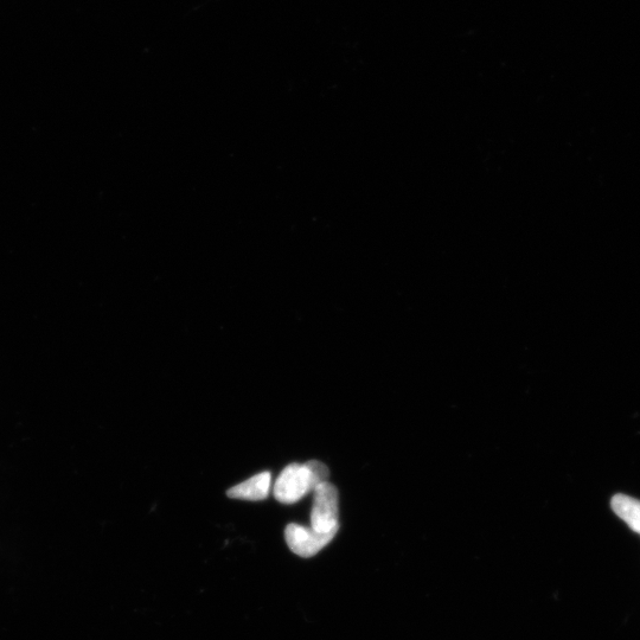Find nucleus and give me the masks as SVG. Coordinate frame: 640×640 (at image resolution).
<instances>
[{
  "label": "nucleus",
  "instance_id": "4",
  "mask_svg": "<svg viewBox=\"0 0 640 640\" xmlns=\"http://www.w3.org/2000/svg\"><path fill=\"white\" fill-rule=\"evenodd\" d=\"M271 484V472H261L247 479L246 482L233 486L227 491V496L232 499H242V501H265L270 495Z\"/></svg>",
  "mask_w": 640,
  "mask_h": 640
},
{
  "label": "nucleus",
  "instance_id": "3",
  "mask_svg": "<svg viewBox=\"0 0 640 640\" xmlns=\"http://www.w3.org/2000/svg\"><path fill=\"white\" fill-rule=\"evenodd\" d=\"M285 539L292 552L304 559L317 555L334 540L330 536L316 533L310 527L294 523L286 527Z\"/></svg>",
  "mask_w": 640,
  "mask_h": 640
},
{
  "label": "nucleus",
  "instance_id": "5",
  "mask_svg": "<svg viewBox=\"0 0 640 640\" xmlns=\"http://www.w3.org/2000/svg\"><path fill=\"white\" fill-rule=\"evenodd\" d=\"M611 507L619 518L633 531L640 535V501L638 499L618 494L613 496Z\"/></svg>",
  "mask_w": 640,
  "mask_h": 640
},
{
  "label": "nucleus",
  "instance_id": "2",
  "mask_svg": "<svg viewBox=\"0 0 640 640\" xmlns=\"http://www.w3.org/2000/svg\"><path fill=\"white\" fill-rule=\"evenodd\" d=\"M311 509V529L320 535L335 539L339 530V496L335 485L329 480L319 484L315 491Z\"/></svg>",
  "mask_w": 640,
  "mask_h": 640
},
{
  "label": "nucleus",
  "instance_id": "1",
  "mask_svg": "<svg viewBox=\"0 0 640 640\" xmlns=\"http://www.w3.org/2000/svg\"><path fill=\"white\" fill-rule=\"evenodd\" d=\"M330 471L328 466L310 460L305 464H291L285 467L275 480L273 494L278 502L294 504L315 491L319 484L328 482Z\"/></svg>",
  "mask_w": 640,
  "mask_h": 640
}]
</instances>
